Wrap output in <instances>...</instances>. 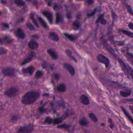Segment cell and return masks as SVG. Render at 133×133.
Listing matches in <instances>:
<instances>
[{"label": "cell", "instance_id": "cell-1", "mask_svg": "<svg viewBox=\"0 0 133 133\" xmlns=\"http://www.w3.org/2000/svg\"><path fill=\"white\" fill-rule=\"evenodd\" d=\"M39 97L40 93L38 91H29L22 97L21 101L25 105H30L36 101Z\"/></svg>", "mask_w": 133, "mask_h": 133}, {"label": "cell", "instance_id": "cell-2", "mask_svg": "<svg viewBox=\"0 0 133 133\" xmlns=\"http://www.w3.org/2000/svg\"><path fill=\"white\" fill-rule=\"evenodd\" d=\"M33 130V125L30 124L19 128L17 131V133H31Z\"/></svg>", "mask_w": 133, "mask_h": 133}, {"label": "cell", "instance_id": "cell-3", "mask_svg": "<svg viewBox=\"0 0 133 133\" xmlns=\"http://www.w3.org/2000/svg\"><path fill=\"white\" fill-rule=\"evenodd\" d=\"M97 59L99 63L104 64L105 66L108 68L109 66V60L107 58L102 54H98L97 56Z\"/></svg>", "mask_w": 133, "mask_h": 133}, {"label": "cell", "instance_id": "cell-4", "mask_svg": "<svg viewBox=\"0 0 133 133\" xmlns=\"http://www.w3.org/2000/svg\"><path fill=\"white\" fill-rule=\"evenodd\" d=\"M18 91V88H17L16 87H12L6 91L5 92V94L8 97H12L15 96L16 94L17 93Z\"/></svg>", "mask_w": 133, "mask_h": 133}, {"label": "cell", "instance_id": "cell-5", "mask_svg": "<svg viewBox=\"0 0 133 133\" xmlns=\"http://www.w3.org/2000/svg\"><path fill=\"white\" fill-rule=\"evenodd\" d=\"M15 72V70L13 68H5V69H3V73L4 74L5 76H13L14 75Z\"/></svg>", "mask_w": 133, "mask_h": 133}, {"label": "cell", "instance_id": "cell-6", "mask_svg": "<svg viewBox=\"0 0 133 133\" xmlns=\"http://www.w3.org/2000/svg\"><path fill=\"white\" fill-rule=\"evenodd\" d=\"M64 67L68 70V72L70 73L71 76H74L75 74V69L74 67L71 65V64L68 63H66L64 64Z\"/></svg>", "mask_w": 133, "mask_h": 133}, {"label": "cell", "instance_id": "cell-7", "mask_svg": "<svg viewBox=\"0 0 133 133\" xmlns=\"http://www.w3.org/2000/svg\"><path fill=\"white\" fill-rule=\"evenodd\" d=\"M80 100L81 103L85 105H88L90 104L89 99H88V98L85 95H81V96L80 97Z\"/></svg>", "mask_w": 133, "mask_h": 133}, {"label": "cell", "instance_id": "cell-8", "mask_svg": "<svg viewBox=\"0 0 133 133\" xmlns=\"http://www.w3.org/2000/svg\"><path fill=\"white\" fill-rule=\"evenodd\" d=\"M43 15L46 17L50 23H53V15L52 14V13L48 11H45L43 12Z\"/></svg>", "mask_w": 133, "mask_h": 133}, {"label": "cell", "instance_id": "cell-9", "mask_svg": "<svg viewBox=\"0 0 133 133\" xmlns=\"http://www.w3.org/2000/svg\"><path fill=\"white\" fill-rule=\"evenodd\" d=\"M16 35L19 39H24L25 37V34L21 28H18L17 30Z\"/></svg>", "mask_w": 133, "mask_h": 133}, {"label": "cell", "instance_id": "cell-10", "mask_svg": "<svg viewBox=\"0 0 133 133\" xmlns=\"http://www.w3.org/2000/svg\"><path fill=\"white\" fill-rule=\"evenodd\" d=\"M104 15H105V14L104 13L102 14L101 15H100V16L97 19L96 22L97 23H101V24H103V25H105V24H106L107 21H106V20H105V19H104Z\"/></svg>", "mask_w": 133, "mask_h": 133}, {"label": "cell", "instance_id": "cell-11", "mask_svg": "<svg viewBox=\"0 0 133 133\" xmlns=\"http://www.w3.org/2000/svg\"><path fill=\"white\" fill-rule=\"evenodd\" d=\"M49 38L52 40L54 41H59V36L57 34L54 32H50L49 34Z\"/></svg>", "mask_w": 133, "mask_h": 133}, {"label": "cell", "instance_id": "cell-12", "mask_svg": "<svg viewBox=\"0 0 133 133\" xmlns=\"http://www.w3.org/2000/svg\"><path fill=\"white\" fill-rule=\"evenodd\" d=\"M29 47L30 49H36L37 47H39V44L36 42L35 41H31L29 42Z\"/></svg>", "mask_w": 133, "mask_h": 133}, {"label": "cell", "instance_id": "cell-13", "mask_svg": "<svg viewBox=\"0 0 133 133\" xmlns=\"http://www.w3.org/2000/svg\"><path fill=\"white\" fill-rule=\"evenodd\" d=\"M34 71H35L34 68L32 66H30L28 68L23 69L22 72L25 73H28V74H29L30 75H32L34 72Z\"/></svg>", "mask_w": 133, "mask_h": 133}, {"label": "cell", "instance_id": "cell-14", "mask_svg": "<svg viewBox=\"0 0 133 133\" xmlns=\"http://www.w3.org/2000/svg\"><path fill=\"white\" fill-rule=\"evenodd\" d=\"M47 53L49 54V55L52 57V58L54 59H57L58 58L57 54L55 52V51L52 49H49L47 50Z\"/></svg>", "mask_w": 133, "mask_h": 133}, {"label": "cell", "instance_id": "cell-15", "mask_svg": "<svg viewBox=\"0 0 133 133\" xmlns=\"http://www.w3.org/2000/svg\"><path fill=\"white\" fill-rule=\"evenodd\" d=\"M35 56V53H31L30 55L26 59H25L24 61H23V62L21 64L22 65H24V64H26V63H29L30 61H31L33 59V56Z\"/></svg>", "mask_w": 133, "mask_h": 133}, {"label": "cell", "instance_id": "cell-16", "mask_svg": "<svg viewBox=\"0 0 133 133\" xmlns=\"http://www.w3.org/2000/svg\"><path fill=\"white\" fill-rule=\"evenodd\" d=\"M121 109H122V110L123 112H124V114H125L126 116V117L128 118V120H129V121H130L133 124V118L131 117V115L129 114L128 113V112L126 111V110H125V108H124L123 107H121Z\"/></svg>", "mask_w": 133, "mask_h": 133}, {"label": "cell", "instance_id": "cell-17", "mask_svg": "<svg viewBox=\"0 0 133 133\" xmlns=\"http://www.w3.org/2000/svg\"><path fill=\"white\" fill-rule=\"evenodd\" d=\"M120 31L122 32L124 34L126 35L127 36L131 37V38H133V33L128 31L125 30H120Z\"/></svg>", "mask_w": 133, "mask_h": 133}, {"label": "cell", "instance_id": "cell-18", "mask_svg": "<svg viewBox=\"0 0 133 133\" xmlns=\"http://www.w3.org/2000/svg\"><path fill=\"white\" fill-rule=\"evenodd\" d=\"M39 21L41 23V25H42V26L43 27H44V28H46V29L48 28V26H47L46 22L45 21V20H44L43 18H42L41 17H39Z\"/></svg>", "mask_w": 133, "mask_h": 133}, {"label": "cell", "instance_id": "cell-19", "mask_svg": "<svg viewBox=\"0 0 133 133\" xmlns=\"http://www.w3.org/2000/svg\"><path fill=\"white\" fill-rule=\"evenodd\" d=\"M120 95L123 97H126L129 96H130L131 94V91H121L120 93Z\"/></svg>", "mask_w": 133, "mask_h": 133}, {"label": "cell", "instance_id": "cell-20", "mask_svg": "<svg viewBox=\"0 0 133 133\" xmlns=\"http://www.w3.org/2000/svg\"><path fill=\"white\" fill-rule=\"evenodd\" d=\"M89 117L91 119V120L95 123H96L98 121V119H97V117H96V115H95L93 113H91L89 114Z\"/></svg>", "mask_w": 133, "mask_h": 133}, {"label": "cell", "instance_id": "cell-21", "mask_svg": "<svg viewBox=\"0 0 133 133\" xmlns=\"http://www.w3.org/2000/svg\"><path fill=\"white\" fill-rule=\"evenodd\" d=\"M80 124L82 126H87L88 124V122L86 119L82 118L80 121Z\"/></svg>", "mask_w": 133, "mask_h": 133}, {"label": "cell", "instance_id": "cell-22", "mask_svg": "<svg viewBox=\"0 0 133 133\" xmlns=\"http://www.w3.org/2000/svg\"><path fill=\"white\" fill-rule=\"evenodd\" d=\"M5 43H9L11 42V40L8 37H5L4 39H0V44Z\"/></svg>", "mask_w": 133, "mask_h": 133}, {"label": "cell", "instance_id": "cell-23", "mask_svg": "<svg viewBox=\"0 0 133 133\" xmlns=\"http://www.w3.org/2000/svg\"><path fill=\"white\" fill-rule=\"evenodd\" d=\"M64 35L66 36V37L67 39L70 40V41H74L75 40H76V37L73 36V35H69V34H68V33H64Z\"/></svg>", "mask_w": 133, "mask_h": 133}, {"label": "cell", "instance_id": "cell-24", "mask_svg": "<svg viewBox=\"0 0 133 133\" xmlns=\"http://www.w3.org/2000/svg\"><path fill=\"white\" fill-rule=\"evenodd\" d=\"M72 26L74 29H78L80 27V23L78 21H75L73 23Z\"/></svg>", "mask_w": 133, "mask_h": 133}, {"label": "cell", "instance_id": "cell-25", "mask_svg": "<svg viewBox=\"0 0 133 133\" xmlns=\"http://www.w3.org/2000/svg\"><path fill=\"white\" fill-rule=\"evenodd\" d=\"M58 90L59 91H61V92L64 91L66 90L65 85L64 84H60V85H59L58 87Z\"/></svg>", "mask_w": 133, "mask_h": 133}, {"label": "cell", "instance_id": "cell-26", "mask_svg": "<svg viewBox=\"0 0 133 133\" xmlns=\"http://www.w3.org/2000/svg\"><path fill=\"white\" fill-rule=\"evenodd\" d=\"M125 4L128 13L130 14L131 15L133 16V10L132 8L131 7V6L130 5H129L128 4H126V3Z\"/></svg>", "mask_w": 133, "mask_h": 133}, {"label": "cell", "instance_id": "cell-27", "mask_svg": "<svg viewBox=\"0 0 133 133\" xmlns=\"http://www.w3.org/2000/svg\"><path fill=\"white\" fill-rule=\"evenodd\" d=\"M43 73L42 71L41 70H37L35 73V77L37 78V79H38V78L42 77L43 76Z\"/></svg>", "mask_w": 133, "mask_h": 133}, {"label": "cell", "instance_id": "cell-28", "mask_svg": "<svg viewBox=\"0 0 133 133\" xmlns=\"http://www.w3.org/2000/svg\"><path fill=\"white\" fill-rule=\"evenodd\" d=\"M14 2L15 3V4L16 5H17L18 6H23L25 5V2L22 1H21V0H16Z\"/></svg>", "mask_w": 133, "mask_h": 133}, {"label": "cell", "instance_id": "cell-29", "mask_svg": "<svg viewBox=\"0 0 133 133\" xmlns=\"http://www.w3.org/2000/svg\"><path fill=\"white\" fill-rule=\"evenodd\" d=\"M30 18H31V19L32 20L33 22H34V23H35V25L37 27V28H38V27H39V25H38V23H37V22H36V20H35V18H34V15H33V14H31V15Z\"/></svg>", "mask_w": 133, "mask_h": 133}, {"label": "cell", "instance_id": "cell-30", "mask_svg": "<svg viewBox=\"0 0 133 133\" xmlns=\"http://www.w3.org/2000/svg\"><path fill=\"white\" fill-rule=\"evenodd\" d=\"M27 27H28V29L30 30H35V27H34L31 23H28L27 24Z\"/></svg>", "mask_w": 133, "mask_h": 133}, {"label": "cell", "instance_id": "cell-31", "mask_svg": "<svg viewBox=\"0 0 133 133\" xmlns=\"http://www.w3.org/2000/svg\"><path fill=\"white\" fill-rule=\"evenodd\" d=\"M7 52L6 49L3 48V47H0V55L6 54Z\"/></svg>", "mask_w": 133, "mask_h": 133}, {"label": "cell", "instance_id": "cell-32", "mask_svg": "<svg viewBox=\"0 0 133 133\" xmlns=\"http://www.w3.org/2000/svg\"><path fill=\"white\" fill-rule=\"evenodd\" d=\"M61 21V16L59 14H57L56 15V22L57 23H58Z\"/></svg>", "mask_w": 133, "mask_h": 133}, {"label": "cell", "instance_id": "cell-33", "mask_svg": "<svg viewBox=\"0 0 133 133\" xmlns=\"http://www.w3.org/2000/svg\"><path fill=\"white\" fill-rule=\"evenodd\" d=\"M62 122V120L60 118H58V119H56L55 120H54V124H59L60 123H61Z\"/></svg>", "mask_w": 133, "mask_h": 133}, {"label": "cell", "instance_id": "cell-34", "mask_svg": "<svg viewBox=\"0 0 133 133\" xmlns=\"http://www.w3.org/2000/svg\"><path fill=\"white\" fill-rule=\"evenodd\" d=\"M70 126L69 125H67V124H63V125H59L58 126V128H68Z\"/></svg>", "mask_w": 133, "mask_h": 133}, {"label": "cell", "instance_id": "cell-35", "mask_svg": "<svg viewBox=\"0 0 133 133\" xmlns=\"http://www.w3.org/2000/svg\"><path fill=\"white\" fill-rule=\"evenodd\" d=\"M53 122V120L50 118H47L45 121V122L47 123L51 124Z\"/></svg>", "mask_w": 133, "mask_h": 133}, {"label": "cell", "instance_id": "cell-36", "mask_svg": "<svg viewBox=\"0 0 133 133\" xmlns=\"http://www.w3.org/2000/svg\"><path fill=\"white\" fill-rule=\"evenodd\" d=\"M122 101H123L124 103H127V102H129V103H132L133 104V99H124Z\"/></svg>", "mask_w": 133, "mask_h": 133}, {"label": "cell", "instance_id": "cell-37", "mask_svg": "<svg viewBox=\"0 0 133 133\" xmlns=\"http://www.w3.org/2000/svg\"><path fill=\"white\" fill-rule=\"evenodd\" d=\"M96 10H97V9H96V8H95V9L94 10V11H93V12H92V13H91V14H87V16H88V17H91V16H93L95 14V13H96Z\"/></svg>", "mask_w": 133, "mask_h": 133}, {"label": "cell", "instance_id": "cell-38", "mask_svg": "<svg viewBox=\"0 0 133 133\" xmlns=\"http://www.w3.org/2000/svg\"><path fill=\"white\" fill-rule=\"evenodd\" d=\"M108 122L109 123H110V126L111 128H113V126H114V125L113 124V123H112V121L111 119H109V120H108Z\"/></svg>", "mask_w": 133, "mask_h": 133}, {"label": "cell", "instance_id": "cell-39", "mask_svg": "<svg viewBox=\"0 0 133 133\" xmlns=\"http://www.w3.org/2000/svg\"><path fill=\"white\" fill-rule=\"evenodd\" d=\"M128 26L129 29H132V30H133V23H132V22L129 23Z\"/></svg>", "mask_w": 133, "mask_h": 133}, {"label": "cell", "instance_id": "cell-40", "mask_svg": "<svg viewBox=\"0 0 133 133\" xmlns=\"http://www.w3.org/2000/svg\"><path fill=\"white\" fill-rule=\"evenodd\" d=\"M17 119H18V117H17V116H14V117L12 119V121H15L17 120Z\"/></svg>", "mask_w": 133, "mask_h": 133}, {"label": "cell", "instance_id": "cell-41", "mask_svg": "<svg viewBox=\"0 0 133 133\" xmlns=\"http://www.w3.org/2000/svg\"><path fill=\"white\" fill-rule=\"evenodd\" d=\"M66 53L67 54V55L68 56H71V52H70V50H66Z\"/></svg>", "mask_w": 133, "mask_h": 133}, {"label": "cell", "instance_id": "cell-42", "mask_svg": "<svg viewBox=\"0 0 133 133\" xmlns=\"http://www.w3.org/2000/svg\"><path fill=\"white\" fill-rule=\"evenodd\" d=\"M129 109H130V110L131 111V112H132V113L133 114V105H129Z\"/></svg>", "mask_w": 133, "mask_h": 133}, {"label": "cell", "instance_id": "cell-43", "mask_svg": "<svg viewBox=\"0 0 133 133\" xmlns=\"http://www.w3.org/2000/svg\"><path fill=\"white\" fill-rule=\"evenodd\" d=\"M87 3H88V4H91L92 3L94 2L93 1H91V0H89V1H87L86 2Z\"/></svg>", "mask_w": 133, "mask_h": 133}, {"label": "cell", "instance_id": "cell-44", "mask_svg": "<svg viewBox=\"0 0 133 133\" xmlns=\"http://www.w3.org/2000/svg\"><path fill=\"white\" fill-rule=\"evenodd\" d=\"M39 111L41 112H44V111H45V109H44V108H40L39 109Z\"/></svg>", "mask_w": 133, "mask_h": 133}, {"label": "cell", "instance_id": "cell-45", "mask_svg": "<svg viewBox=\"0 0 133 133\" xmlns=\"http://www.w3.org/2000/svg\"><path fill=\"white\" fill-rule=\"evenodd\" d=\"M67 17L68 18H71V14L69 13H67Z\"/></svg>", "mask_w": 133, "mask_h": 133}, {"label": "cell", "instance_id": "cell-46", "mask_svg": "<svg viewBox=\"0 0 133 133\" xmlns=\"http://www.w3.org/2000/svg\"><path fill=\"white\" fill-rule=\"evenodd\" d=\"M127 54L128 55V56H130L131 57H132V58L133 59V54H132L129 53H127Z\"/></svg>", "mask_w": 133, "mask_h": 133}, {"label": "cell", "instance_id": "cell-47", "mask_svg": "<svg viewBox=\"0 0 133 133\" xmlns=\"http://www.w3.org/2000/svg\"><path fill=\"white\" fill-rule=\"evenodd\" d=\"M55 79H57V80H58L59 78V77L58 74H55Z\"/></svg>", "mask_w": 133, "mask_h": 133}, {"label": "cell", "instance_id": "cell-48", "mask_svg": "<svg viewBox=\"0 0 133 133\" xmlns=\"http://www.w3.org/2000/svg\"><path fill=\"white\" fill-rule=\"evenodd\" d=\"M101 125H102V126H105V124L104 123H103V124H101Z\"/></svg>", "mask_w": 133, "mask_h": 133}, {"label": "cell", "instance_id": "cell-49", "mask_svg": "<svg viewBox=\"0 0 133 133\" xmlns=\"http://www.w3.org/2000/svg\"><path fill=\"white\" fill-rule=\"evenodd\" d=\"M0 15H1V13L0 12Z\"/></svg>", "mask_w": 133, "mask_h": 133}, {"label": "cell", "instance_id": "cell-50", "mask_svg": "<svg viewBox=\"0 0 133 133\" xmlns=\"http://www.w3.org/2000/svg\"><path fill=\"white\" fill-rule=\"evenodd\" d=\"M0 130H1V128H0Z\"/></svg>", "mask_w": 133, "mask_h": 133}]
</instances>
